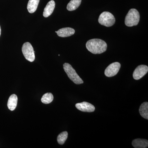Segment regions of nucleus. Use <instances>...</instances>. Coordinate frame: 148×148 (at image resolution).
Returning <instances> with one entry per match:
<instances>
[{
    "label": "nucleus",
    "mask_w": 148,
    "mask_h": 148,
    "mask_svg": "<svg viewBox=\"0 0 148 148\" xmlns=\"http://www.w3.org/2000/svg\"><path fill=\"white\" fill-rule=\"evenodd\" d=\"M107 44L103 40L92 39L89 40L86 44V49L93 54H101L105 52L107 49Z\"/></svg>",
    "instance_id": "nucleus-1"
},
{
    "label": "nucleus",
    "mask_w": 148,
    "mask_h": 148,
    "mask_svg": "<svg viewBox=\"0 0 148 148\" xmlns=\"http://www.w3.org/2000/svg\"><path fill=\"white\" fill-rule=\"evenodd\" d=\"M140 19L139 12L135 9H131L129 11L125 16V23L128 27L137 26Z\"/></svg>",
    "instance_id": "nucleus-2"
},
{
    "label": "nucleus",
    "mask_w": 148,
    "mask_h": 148,
    "mask_svg": "<svg viewBox=\"0 0 148 148\" xmlns=\"http://www.w3.org/2000/svg\"><path fill=\"white\" fill-rule=\"evenodd\" d=\"M64 71L70 79L77 84H80L84 83L83 81L77 73L75 69L70 64L65 63L63 65Z\"/></svg>",
    "instance_id": "nucleus-3"
},
{
    "label": "nucleus",
    "mask_w": 148,
    "mask_h": 148,
    "mask_svg": "<svg viewBox=\"0 0 148 148\" xmlns=\"http://www.w3.org/2000/svg\"><path fill=\"white\" fill-rule=\"evenodd\" d=\"M98 22L101 25L106 27H110L115 24V18L110 12H104L99 16Z\"/></svg>",
    "instance_id": "nucleus-4"
},
{
    "label": "nucleus",
    "mask_w": 148,
    "mask_h": 148,
    "mask_svg": "<svg viewBox=\"0 0 148 148\" xmlns=\"http://www.w3.org/2000/svg\"><path fill=\"white\" fill-rule=\"evenodd\" d=\"M22 51L25 58L30 62L35 60V51L32 45L29 42L24 43L22 46Z\"/></svg>",
    "instance_id": "nucleus-5"
},
{
    "label": "nucleus",
    "mask_w": 148,
    "mask_h": 148,
    "mask_svg": "<svg viewBox=\"0 0 148 148\" xmlns=\"http://www.w3.org/2000/svg\"><path fill=\"white\" fill-rule=\"evenodd\" d=\"M121 68V64L119 62L112 63L107 68L105 71V74L107 77H112L116 75L119 71Z\"/></svg>",
    "instance_id": "nucleus-6"
},
{
    "label": "nucleus",
    "mask_w": 148,
    "mask_h": 148,
    "mask_svg": "<svg viewBox=\"0 0 148 148\" xmlns=\"http://www.w3.org/2000/svg\"><path fill=\"white\" fill-rule=\"evenodd\" d=\"M148 71V67L144 65H140L135 69L133 73V77L135 80H139L143 77Z\"/></svg>",
    "instance_id": "nucleus-7"
},
{
    "label": "nucleus",
    "mask_w": 148,
    "mask_h": 148,
    "mask_svg": "<svg viewBox=\"0 0 148 148\" xmlns=\"http://www.w3.org/2000/svg\"><path fill=\"white\" fill-rule=\"evenodd\" d=\"M75 107L78 110L83 112H92L95 110V107L93 105L86 102L77 103Z\"/></svg>",
    "instance_id": "nucleus-8"
},
{
    "label": "nucleus",
    "mask_w": 148,
    "mask_h": 148,
    "mask_svg": "<svg viewBox=\"0 0 148 148\" xmlns=\"http://www.w3.org/2000/svg\"><path fill=\"white\" fill-rule=\"evenodd\" d=\"M56 33L58 36L65 38L74 35L75 33V30L73 28L66 27L59 29L57 31Z\"/></svg>",
    "instance_id": "nucleus-9"
},
{
    "label": "nucleus",
    "mask_w": 148,
    "mask_h": 148,
    "mask_svg": "<svg viewBox=\"0 0 148 148\" xmlns=\"http://www.w3.org/2000/svg\"><path fill=\"white\" fill-rule=\"evenodd\" d=\"M55 7V3L53 0H51L48 3L44 10L43 15L45 17H47L53 13Z\"/></svg>",
    "instance_id": "nucleus-10"
},
{
    "label": "nucleus",
    "mask_w": 148,
    "mask_h": 148,
    "mask_svg": "<svg viewBox=\"0 0 148 148\" xmlns=\"http://www.w3.org/2000/svg\"><path fill=\"white\" fill-rule=\"evenodd\" d=\"M132 145L135 148H147L148 141L145 139H135L132 141Z\"/></svg>",
    "instance_id": "nucleus-11"
},
{
    "label": "nucleus",
    "mask_w": 148,
    "mask_h": 148,
    "mask_svg": "<svg viewBox=\"0 0 148 148\" xmlns=\"http://www.w3.org/2000/svg\"><path fill=\"white\" fill-rule=\"evenodd\" d=\"M18 101V98L15 94H12L9 98L8 102V107L11 111H13L16 107Z\"/></svg>",
    "instance_id": "nucleus-12"
},
{
    "label": "nucleus",
    "mask_w": 148,
    "mask_h": 148,
    "mask_svg": "<svg viewBox=\"0 0 148 148\" xmlns=\"http://www.w3.org/2000/svg\"><path fill=\"white\" fill-rule=\"evenodd\" d=\"M40 0H29L27 5V9L29 13H33L36 10Z\"/></svg>",
    "instance_id": "nucleus-13"
},
{
    "label": "nucleus",
    "mask_w": 148,
    "mask_h": 148,
    "mask_svg": "<svg viewBox=\"0 0 148 148\" xmlns=\"http://www.w3.org/2000/svg\"><path fill=\"white\" fill-rule=\"evenodd\" d=\"M82 0H71L68 3L67 9L70 11H72L76 10L81 3Z\"/></svg>",
    "instance_id": "nucleus-14"
},
{
    "label": "nucleus",
    "mask_w": 148,
    "mask_h": 148,
    "mask_svg": "<svg viewBox=\"0 0 148 148\" xmlns=\"http://www.w3.org/2000/svg\"><path fill=\"white\" fill-rule=\"evenodd\" d=\"M139 112L143 117L145 119H148V102H145L142 104L139 109Z\"/></svg>",
    "instance_id": "nucleus-15"
},
{
    "label": "nucleus",
    "mask_w": 148,
    "mask_h": 148,
    "mask_svg": "<svg viewBox=\"0 0 148 148\" xmlns=\"http://www.w3.org/2000/svg\"><path fill=\"white\" fill-rule=\"evenodd\" d=\"M53 96L52 93L47 92L43 95L41 101L44 104H49L53 101Z\"/></svg>",
    "instance_id": "nucleus-16"
},
{
    "label": "nucleus",
    "mask_w": 148,
    "mask_h": 148,
    "mask_svg": "<svg viewBox=\"0 0 148 148\" xmlns=\"http://www.w3.org/2000/svg\"><path fill=\"white\" fill-rule=\"evenodd\" d=\"M68 133L67 131L62 132L57 137V142L59 145H64L68 138Z\"/></svg>",
    "instance_id": "nucleus-17"
},
{
    "label": "nucleus",
    "mask_w": 148,
    "mask_h": 148,
    "mask_svg": "<svg viewBox=\"0 0 148 148\" xmlns=\"http://www.w3.org/2000/svg\"><path fill=\"white\" fill-rule=\"evenodd\" d=\"M1 26H0V36H1Z\"/></svg>",
    "instance_id": "nucleus-18"
}]
</instances>
